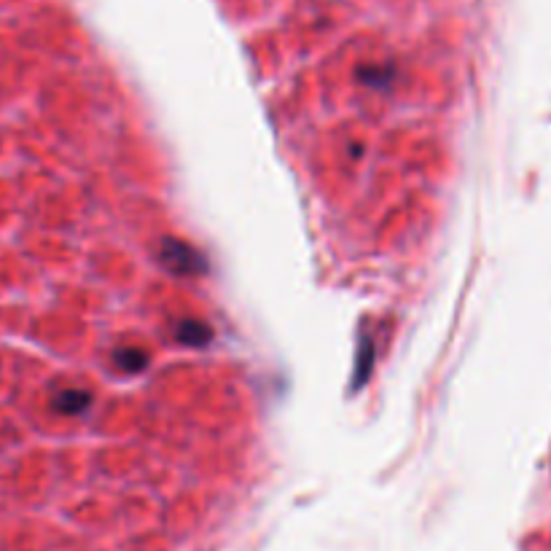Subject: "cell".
<instances>
[{
	"mask_svg": "<svg viewBox=\"0 0 551 551\" xmlns=\"http://www.w3.org/2000/svg\"><path fill=\"white\" fill-rule=\"evenodd\" d=\"M84 404H89V396L87 393H62L60 398H57V409L60 412H81V409H87Z\"/></svg>",
	"mask_w": 551,
	"mask_h": 551,
	"instance_id": "cell-1",
	"label": "cell"
},
{
	"mask_svg": "<svg viewBox=\"0 0 551 551\" xmlns=\"http://www.w3.org/2000/svg\"><path fill=\"white\" fill-rule=\"evenodd\" d=\"M178 336H181L183 345H202L207 336H210V331H207L205 326H199V323H186V326L178 331Z\"/></svg>",
	"mask_w": 551,
	"mask_h": 551,
	"instance_id": "cell-2",
	"label": "cell"
},
{
	"mask_svg": "<svg viewBox=\"0 0 551 551\" xmlns=\"http://www.w3.org/2000/svg\"><path fill=\"white\" fill-rule=\"evenodd\" d=\"M116 361H119L121 369L138 371V369H143V366H146V355L135 353V350H124V353L116 355Z\"/></svg>",
	"mask_w": 551,
	"mask_h": 551,
	"instance_id": "cell-3",
	"label": "cell"
}]
</instances>
